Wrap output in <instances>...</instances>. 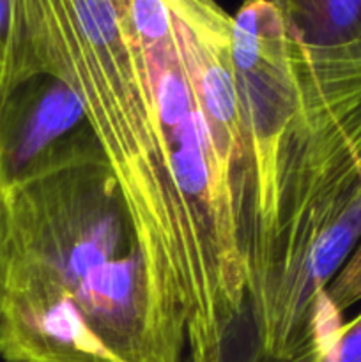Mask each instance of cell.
I'll use <instances>...</instances> for the list:
<instances>
[{"mask_svg": "<svg viewBox=\"0 0 361 362\" xmlns=\"http://www.w3.org/2000/svg\"><path fill=\"white\" fill-rule=\"evenodd\" d=\"M255 362L319 354L321 297L361 239V60L308 48L271 0L234 16Z\"/></svg>", "mask_w": 361, "mask_h": 362, "instance_id": "cell-1", "label": "cell"}, {"mask_svg": "<svg viewBox=\"0 0 361 362\" xmlns=\"http://www.w3.org/2000/svg\"><path fill=\"white\" fill-rule=\"evenodd\" d=\"M92 129L0 193V359L180 362Z\"/></svg>", "mask_w": 361, "mask_h": 362, "instance_id": "cell-2", "label": "cell"}, {"mask_svg": "<svg viewBox=\"0 0 361 362\" xmlns=\"http://www.w3.org/2000/svg\"><path fill=\"white\" fill-rule=\"evenodd\" d=\"M91 129L76 92L50 74L21 81L0 103V193L18 186Z\"/></svg>", "mask_w": 361, "mask_h": 362, "instance_id": "cell-3", "label": "cell"}, {"mask_svg": "<svg viewBox=\"0 0 361 362\" xmlns=\"http://www.w3.org/2000/svg\"><path fill=\"white\" fill-rule=\"evenodd\" d=\"M287 28L308 48L361 60V0H278Z\"/></svg>", "mask_w": 361, "mask_h": 362, "instance_id": "cell-4", "label": "cell"}, {"mask_svg": "<svg viewBox=\"0 0 361 362\" xmlns=\"http://www.w3.org/2000/svg\"><path fill=\"white\" fill-rule=\"evenodd\" d=\"M20 16L18 0H0V103L18 85Z\"/></svg>", "mask_w": 361, "mask_h": 362, "instance_id": "cell-5", "label": "cell"}, {"mask_svg": "<svg viewBox=\"0 0 361 362\" xmlns=\"http://www.w3.org/2000/svg\"><path fill=\"white\" fill-rule=\"evenodd\" d=\"M326 297L340 315L361 300V239L326 288Z\"/></svg>", "mask_w": 361, "mask_h": 362, "instance_id": "cell-6", "label": "cell"}, {"mask_svg": "<svg viewBox=\"0 0 361 362\" xmlns=\"http://www.w3.org/2000/svg\"><path fill=\"white\" fill-rule=\"evenodd\" d=\"M310 362H361V315L343 324L329 349Z\"/></svg>", "mask_w": 361, "mask_h": 362, "instance_id": "cell-7", "label": "cell"}, {"mask_svg": "<svg viewBox=\"0 0 361 362\" xmlns=\"http://www.w3.org/2000/svg\"><path fill=\"white\" fill-rule=\"evenodd\" d=\"M275 2H278V0H275Z\"/></svg>", "mask_w": 361, "mask_h": 362, "instance_id": "cell-8", "label": "cell"}]
</instances>
